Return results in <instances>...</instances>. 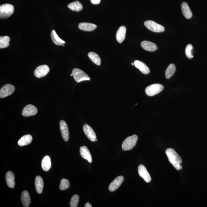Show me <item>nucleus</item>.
<instances>
[{"mask_svg":"<svg viewBox=\"0 0 207 207\" xmlns=\"http://www.w3.org/2000/svg\"><path fill=\"white\" fill-rule=\"evenodd\" d=\"M165 153L168 157L169 161L177 170H181L182 159L174 149L172 148H167Z\"/></svg>","mask_w":207,"mask_h":207,"instance_id":"obj_1","label":"nucleus"},{"mask_svg":"<svg viewBox=\"0 0 207 207\" xmlns=\"http://www.w3.org/2000/svg\"><path fill=\"white\" fill-rule=\"evenodd\" d=\"M14 12V6L9 4L2 5L0 6V18L6 19L10 17Z\"/></svg>","mask_w":207,"mask_h":207,"instance_id":"obj_2","label":"nucleus"},{"mask_svg":"<svg viewBox=\"0 0 207 207\" xmlns=\"http://www.w3.org/2000/svg\"><path fill=\"white\" fill-rule=\"evenodd\" d=\"M138 140V137L136 135L127 137L122 143V150L128 151L132 149L136 144Z\"/></svg>","mask_w":207,"mask_h":207,"instance_id":"obj_3","label":"nucleus"},{"mask_svg":"<svg viewBox=\"0 0 207 207\" xmlns=\"http://www.w3.org/2000/svg\"><path fill=\"white\" fill-rule=\"evenodd\" d=\"M164 89V87L160 84H154L148 86L145 89V92L147 95L152 96L159 93Z\"/></svg>","mask_w":207,"mask_h":207,"instance_id":"obj_4","label":"nucleus"},{"mask_svg":"<svg viewBox=\"0 0 207 207\" xmlns=\"http://www.w3.org/2000/svg\"><path fill=\"white\" fill-rule=\"evenodd\" d=\"M72 73L74 80L77 82L82 81L90 80V78L83 71L78 68H74L72 71Z\"/></svg>","mask_w":207,"mask_h":207,"instance_id":"obj_5","label":"nucleus"},{"mask_svg":"<svg viewBox=\"0 0 207 207\" xmlns=\"http://www.w3.org/2000/svg\"><path fill=\"white\" fill-rule=\"evenodd\" d=\"M144 25L147 29L154 32H162L165 30V27L163 26L152 21H145Z\"/></svg>","mask_w":207,"mask_h":207,"instance_id":"obj_6","label":"nucleus"},{"mask_svg":"<svg viewBox=\"0 0 207 207\" xmlns=\"http://www.w3.org/2000/svg\"><path fill=\"white\" fill-rule=\"evenodd\" d=\"M15 90L14 86L10 84H7L3 86L0 90V97L4 98L11 95Z\"/></svg>","mask_w":207,"mask_h":207,"instance_id":"obj_7","label":"nucleus"},{"mask_svg":"<svg viewBox=\"0 0 207 207\" xmlns=\"http://www.w3.org/2000/svg\"><path fill=\"white\" fill-rule=\"evenodd\" d=\"M49 71V68L47 65H41L36 68L34 71V75L38 78L45 77Z\"/></svg>","mask_w":207,"mask_h":207,"instance_id":"obj_8","label":"nucleus"},{"mask_svg":"<svg viewBox=\"0 0 207 207\" xmlns=\"http://www.w3.org/2000/svg\"><path fill=\"white\" fill-rule=\"evenodd\" d=\"M84 133L91 141L95 142L96 140V135L95 132L88 124H84L83 127Z\"/></svg>","mask_w":207,"mask_h":207,"instance_id":"obj_9","label":"nucleus"},{"mask_svg":"<svg viewBox=\"0 0 207 207\" xmlns=\"http://www.w3.org/2000/svg\"><path fill=\"white\" fill-rule=\"evenodd\" d=\"M138 170L139 176L143 178L146 182L150 183L151 181V177L145 166L140 165L138 167Z\"/></svg>","mask_w":207,"mask_h":207,"instance_id":"obj_10","label":"nucleus"},{"mask_svg":"<svg viewBox=\"0 0 207 207\" xmlns=\"http://www.w3.org/2000/svg\"><path fill=\"white\" fill-rule=\"evenodd\" d=\"M37 112V109L35 106L29 104L23 109L22 114L24 117H30L36 115Z\"/></svg>","mask_w":207,"mask_h":207,"instance_id":"obj_11","label":"nucleus"},{"mask_svg":"<svg viewBox=\"0 0 207 207\" xmlns=\"http://www.w3.org/2000/svg\"><path fill=\"white\" fill-rule=\"evenodd\" d=\"M59 126L63 139L65 141H68L69 139V135L67 123L64 120H61L59 122Z\"/></svg>","mask_w":207,"mask_h":207,"instance_id":"obj_12","label":"nucleus"},{"mask_svg":"<svg viewBox=\"0 0 207 207\" xmlns=\"http://www.w3.org/2000/svg\"><path fill=\"white\" fill-rule=\"evenodd\" d=\"M124 178L123 176H120L117 177L109 185V190L111 192H113L117 190L124 181Z\"/></svg>","mask_w":207,"mask_h":207,"instance_id":"obj_13","label":"nucleus"},{"mask_svg":"<svg viewBox=\"0 0 207 207\" xmlns=\"http://www.w3.org/2000/svg\"><path fill=\"white\" fill-rule=\"evenodd\" d=\"M134 64L135 67L139 69L142 73L145 74L149 73L150 69L144 63L139 60H136L134 62Z\"/></svg>","mask_w":207,"mask_h":207,"instance_id":"obj_14","label":"nucleus"},{"mask_svg":"<svg viewBox=\"0 0 207 207\" xmlns=\"http://www.w3.org/2000/svg\"><path fill=\"white\" fill-rule=\"evenodd\" d=\"M141 45L145 50L148 51V52H154L158 49L156 45L150 41H142Z\"/></svg>","mask_w":207,"mask_h":207,"instance_id":"obj_15","label":"nucleus"},{"mask_svg":"<svg viewBox=\"0 0 207 207\" xmlns=\"http://www.w3.org/2000/svg\"><path fill=\"white\" fill-rule=\"evenodd\" d=\"M126 32V28L125 26H120L119 28L116 35V38L119 43L121 44L125 40Z\"/></svg>","mask_w":207,"mask_h":207,"instance_id":"obj_16","label":"nucleus"},{"mask_svg":"<svg viewBox=\"0 0 207 207\" xmlns=\"http://www.w3.org/2000/svg\"><path fill=\"white\" fill-rule=\"evenodd\" d=\"M80 153L82 158L88 161L89 163H92V156L87 147L84 146L80 147Z\"/></svg>","mask_w":207,"mask_h":207,"instance_id":"obj_17","label":"nucleus"},{"mask_svg":"<svg viewBox=\"0 0 207 207\" xmlns=\"http://www.w3.org/2000/svg\"><path fill=\"white\" fill-rule=\"evenodd\" d=\"M21 201L22 204L25 207H29L31 203L30 195L26 190L23 191L21 194Z\"/></svg>","mask_w":207,"mask_h":207,"instance_id":"obj_18","label":"nucleus"},{"mask_svg":"<svg viewBox=\"0 0 207 207\" xmlns=\"http://www.w3.org/2000/svg\"><path fill=\"white\" fill-rule=\"evenodd\" d=\"M97 26L96 25L90 23H81L78 25V27L81 30L86 31H93L96 29Z\"/></svg>","mask_w":207,"mask_h":207,"instance_id":"obj_19","label":"nucleus"},{"mask_svg":"<svg viewBox=\"0 0 207 207\" xmlns=\"http://www.w3.org/2000/svg\"><path fill=\"white\" fill-rule=\"evenodd\" d=\"M6 180L8 187L10 188H13L15 185V176L14 173L11 171L8 172L6 174Z\"/></svg>","mask_w":207,"mask_h":207,"instance_id":"obj_20","label":"nucleus"},{"mask_svg":"<svg viewBox=\"0 0 207 207\" xmlns=\"http://www.w3.org/2000/svg\"><path fill=\"white\" fill-rule=\"evenodd\" d=\"M181 9L184 16L187 19H191L192 16V13L188 4L185 2L182 3Z\"/></svg>","mask_w":207,"mask_h":207,"instance_id":"obj_21","label":"nucleus"},{"mask_svg":"<svg viewBox=\"0 0 207 207\" xmlns=\"http://www.w3.org/2000/svg\"><path fill=\"white\" fill-rule=\"evenodd\" d=\"M35 186L36 192L38 194H40L42 193L44 188V181L40 176H36L35 179Z\"/></svg>","mask_w":207,"mask_h":207,"instance_id":"obj_22","label":"nucleus"},{"mask_svg":"<svg viewBox=\"0 0 207 207\" xmlns=\"http://www.w3.org/2000/svg\"><path fill=\"white\" fill-rule=\"evenodd\" d=\"M32 140V137L31 135H26L23 136L18 141V144L20 146L27 145L31 143Z\"/></svg>","mask_w":207,"mask_h":207,"instance_id":"obj_23","label":"nucleus"},{"mask_svg":"<svg viewBox=\"0 0 207 207\" xmlns=\"http://www.w3.org/2000/svg\"><path fill=\"white\" fill-rule=\"evenodd\" d=\"M51 160L49 156H45L41 162V167L44 171H49L51 167Z\"/></svg>","mask_w":207,"mask_h":207,"instance_id":"obj_24","label":"nucleus"},{"mask_svg":"<svg viewBox=\"0 0 207 207\" xmlns=\"http://www.w3.org/2000/svg\"><path fill=\"white\" fill-rule=\"evenodd\" d=\"M51 36L53 42L56 45H63L66 43L65 41L62 40L59 37L54 30H53L51 32Z\"/></svg>","mask_w":207,"mask_h":207,"instance_id":"obj_25","label":"nucleus"},{"mask_svg":"<svg viewBox=\"0 0 207 207\" xmlns=\"http://www.w3.org/2000/svg\"><path fill=\"white\" fill-rule=\"evenodd\" d=\"M68 7L73 11H77V12L82 10L83 8L82 5L78 1L73 2L68 4Z\"/></svg>","mask_w":207,"mask_h":207,"instance_id":"obj_26","label":"nucleus"},{"mask_svg":"<svg viewBox=\"0 0 207 207\" xmlns=\"http://www.w3.org/2000/svg\"><path fill=\"white\" fill-rule=\"evenodd\" d=\"M88 56L94 64L98 66L101 65V59L98 54L94 52H91L88 53Z\"/></svg>","mask_w":207,"mask_h":207,"instance_id":"obj_27","label":"nucleus"},{"mask_svg":"<svg viewBox=\"0 0 207 207\" xmlns=\"http://www.w3.org/2000/svg\"><path fill=\"white\" fill-rule=\"evenodd\" d=\"M10 38L8 36H1L0 37V49H4L9 47Z\"/></svg>","mask_w":207,"mask_h":207,"instance_id":"obj_28","label":"nucleus"},{"mask_svg":"<svg viewBox=\"0 0 207 207\" xmlns=\"http://www.w3.org/2000/svg\"><path fill=\"white\" fill-rule=\"evenodd\" d=\"M176 71V67L174 64H171L168 66L165 72V77L167 79H169L175 73Z\"/></svg>","mask_w":207,"mask_h":207,"instance_id":"obj_29","label":"nucleus"},{"mask_svg":"<svg viewBox=\"0 0 207 207\" xmlns=\"http://www.w3.org/2000/svg\"><path fill=\"white\" fill-rule=\"evenodd\" d=\"M70 186V183L68 180L63 178L61 180L59 186V189L61 190H64L68 189Z\"/></svg>","mask_w":207,"mask_h":207,"instance_id":"obj_30","label":"nucleus"},{"mask_svg":"<svg viewBox=\"0 0 207 207\" xmlns=\"http://www.w3.org/2000/svg\"><path fill=\"white\" fill-rule=\"evenodd\" d=\"M79 197L77 195H74L71 199L70 206L71 207H77L79 202Z\"/></svg>","mask_w":207,"mask_h":207,"instance_id":"obj_31","label":"nucleus"},{"mask_svg":"<svg viewBox=\"0 0 207 207\" xmlns=\"http://www.w3.org/2000/svg\"><path fill=\"white\" fill-rule=\"evenodd\" d=\"M193 46L191 44H189L186 46V49H185V54L186 56L188 59H191L193 57V56L192 55L191 51L193 49Z\"/></svg>","mask_w":207,"mask_h":207,"instance_id":"obj_32","label":"nucleus"},{"mask_svg":"<svg viewBox=\"0 0 207 207\" xmlns=\"http://www.w3.org/2000/svg\"><path fill=\"white\" fill-rule=\"evenodd\" d=\"M92 4L95 5H97L100 4L101 0H90Z\"/></svg>","mask_w":207,"mask_h":207,"instance_id":"obj_33","label":"nucleus"},{"mask_svg":"<svg viewBox=\"0 0 207 207\" xmlns=\"http://www.w3.org/2000/svg\"><path fill=\"white\" fill-rule=\"evenodd\" d=\"M84 207H92V205H91V204L89 203H87L86 204L85 206H84Z\"/></svg>","mask_w":207,"mask_h":207,"instance_id":"obj_34","label":"nucleus"},{"mask_svg":"<svg viewBox=\"0 0 207 207\" xmlns=\"http://www.w3.org/2000/svg\"><path fill=\"white\" fill-rule=\"evenodd\" d=\"M131 64H132V66H134V63H131Z\"/></svg>","mask_w":207,"mask_h":207,"instance_id":"obj_35","label":"nucleus"},{"mask_svg":"<svg viewBox=\"0 0 207 207\" xmlns=\"http://www.w3.org/2000/svg\"><path fill=\"white\" fill-rule=\"evenodd\" d=\"M70 76H71V77H72V76H73V74H72V73L71 74H70Z\"/></svg>","mask_w":207,"mask_h":207,"instance_id":"obj_36","label":"nucleus"},{"mask_svg":"<svg viewBox=\"0 0 207 207\" xmlns=\"http://www.w3.org/2000/svg\"><path fill=\"white\" fill-rule=\"evenodd\" d=\"M63 46H64V44L63 45Z\"/></svg>","mask_w":207,"mask_h":207,"instance_id":"obj_37","label":"nucleus"},{"mask_svg":"<svg viewBox=\"0 0 207 207\" xmlns=\"http://www.w3.org/2000/svg\"><path fill=\"white\" fill-rule=\"evenodd\" d=\"M96 141H97V139H96Z\"/></svg>","mask_w":207,"mask_h":207,"instance_id":"obj_38","label":"nucleus"}]
</instances>
